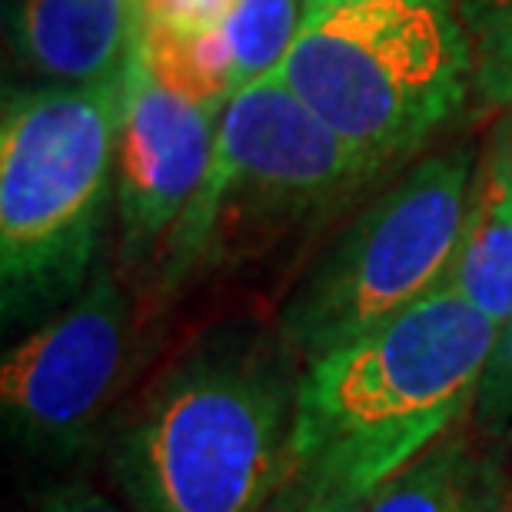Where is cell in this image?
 I'll return each instance as SVG.
<instances>
[{"mask_svg": "<svg viewBox=\"0 0 512 512\" xmlns=\"http://www.w3.org/2000/svg\"><path fill=\"white\" fill-rule=\"evenodd\" d=\"M443 286L473 303L489 323L512 320V140L499 143L476 173L463 237Z\"/></svg>", "mask_w": 512, "mask_h": 512, "instance_id": "obj_11", "label": "cell"}, {"mask_svg": "<svg viewBox=\"0 0 512 512\" xmlns=\"http://www.w3.org/2000/svg\"><path fill=\"white\" fill-rule=\"evenodd\" d=\"M303 360L283 336L220 330L120 419L107 466L133 512H260L293 466Z\"/></svg>", "mask_w": 512, "mask_h": 512, "instance_id": "obj_1", "label": "cell"}, {"mask_svg": "<svg viewBox=\"0 0 512 512\" xmlns=\"http://www.w3.org/2000/svg\"><path fill=\"white\" fill-rule=\"evenodd\" d=\"M469 423H473L476 433H483L493 443L506 446L512 439V320L499 326L496 333Z\"/></svg>", "mask_w": 512, "mask_h": 512, "instance_id": "obj_15", "label": "cell"}, {"mask_svg": "<svg viewBox=\"0 0 512 512\" xmlns=\"http://www.w3.org/2000/svg\"><path fill=\"white\" fill-rule=\"evenodd\" d=\"M473 50V87L483 104H512V0H453Z\"/></svg>", "mask_w": 512, "mask_h": 512, "instance_id": "obj_14", "label": "cell"}, {"mask_svg": "<svg viewBox=\"0 0 512 512\" xmlns=\"http://www.w3.org/2000/svg\"><path fill=\"white\" fill-rule=\"evenodd\" d=\"M130 353V300L97 270L67 306L4 353L0 409L7 433L34 456L70 459L114 406Z\"/></svg>", "mask_w": 512, "mask_h": 512, "instance_id": "obj_7", "label": "cell"}, {"mask_svg": "<svg viewBox=\"0 0 512 512\" xmlns=\"http://www.w3.org/2000/svg\"><path fill=\"white\" fill-rule=\"evenodd\" d=\"M223 110L173 94L130 54L117 130V213L130 266L167 243L210 170Z\"/></svg>", "mask_w": 512, "mask_h": 512, "instance_id": "obj_8", "label": "cell"}, {"mask_svg": "<svg viewBox=\"0 0 512 512\" xmlns=\"http://www.w3.org/2000/svg\"><path fill=\"white\" fill-rule=\"evenodd\" d=\"M133 54L173 94L227 110L233 90V50L223 24L203 30L147 27L133 34Z\"/></svg>", "mask_w": 512, "mask_h": 512, "instance_id": "obj_12", "label": "cell"}, {"mask_svg": "<svg viewBox=\"0 0 512 512\" xmlns=\"http://www.w3.org/2000/svg\"><path fill=\"white\" fill-rule=\"evenodd\" d=\"M233 0H133V34L147 27L203 30L227 20Z\"/></svg>", "mask_w": 512, "mask_h": 512, "instance_id": "obj_17", "label": "cell"}, {"mask_svg": "<svg viewBox=\"0 0 512 512\" xmlns=\"http://www.w3.org/2000/svg\"><path fill=\"white\" fill-rule=\"evenodd\" d=\"M380 170L276 74L243 87L220 117L197 197L160 250V290L170 296L323 217Z\"/></svg>", "mask_w": 512, "mask_h": 512, "instance_id": "obj_5", "label": "cell"}, {"mask_svg": "<svg viewBox=\"0 0 512 512\" xmlns=\"http://www.w3.org/2000/svg\"><path fill=\"white\" fill-rule=\"evenodd\" d=\"M370 496L356 489L336 486L330 479L306 473L300 466H290V473L276 493L266 499L260 512H366Z\"/></svg>", "mask_w": 512, "mask_h": 512, "instance_id": "obj_16", "label": "cell"}, {"mask_svg": "<svg viewBox=\"0 0 512 512\" xmlns=\"http://www.w3.org/2000/svg\"><path fill=\"white\" fill-rule=\"evenodd\" d=\"M473 150L423 160L340 230L280 310L303 363L356 340L446 283L473 197Z\"/></svg>", "mask_w": 512, "mask_h": 512, "instance_id": "obj_6", "label": "cell"}, {"mask_svg": "<svg viewBox=\"0 0 512 512\" xmlns=\"http://www.w3.org/2000/svg\"><path fill=\"white\" fill-rule=\"evenodd\" d=\"M276 77L383 167L463 107L473 50L453 0H320Z\"/></svg>", "mask_w": 512, "mask_h": 512, "instance_id": "obj_4", "label": "cell"}, {"mask_svg": "<svg viewBox=\"0 0 512 512\" xmlns=\"http://www.w3.org/2000/svg\"><path fill=\"white\" fill-rule=\"evenodd\" d=\"M303 0H233L223 30L233 50V90L280 70L303 24Z\"/></svg>", "mask_w": 512, "mask_h": 512, "instance_id": "obj_13", "label": "cell"}, {"mask_svg": "<svg viewBox=\"0 0 512 512\" xmlns=\"http://www.w3.org/2000/svg\"><path fill=\"white\" fill-rule=\"evenodd\" d=\"M37 512H117V509L87 486H60L40 499Z\"/></svg>", "mask_w": 512, "mask_h": 512, "instance_id": "obj_18", "label": "cell"}, {"mask_svg": "<svg viewBox=\"0 0 512 512\" xmlns=\"http://www.w3.org/2000/svg\"><path fill=\"white\" fill-rule=\"evenodd\" d=\"M499 326L439 286L356 340L303 363L293 466L373 496L469 423Z\"/></svg>", "mask_w": 512, "mask_h": 512, "instance_id": "obj_2", "label": "cell"}, {"mask_svg": "<svg viewBox=\"0 0 512 512\" xmlns=\"http://www.w3.org/2000/svg\"><path fill=\"white\" fill-rule=\"evenodd\" d=\"M17 60L47 84H104L133 54V0H17Z\"/></svg>", "mask_w": 512, "mask_h": 512, "instance_id": "obj_9", "label": "cell"}, {"mask_svg": "<svg viewBox=\"0 0 512 512\" xmlns=\"http://www.w3.org/2000/svg\"><path fill=\"white\" fill-rule=\"evenodd\" d=\"M124 74L104 84L7 90L0 120V286L4 320L67 306L94 276Z\"/></svg>", "mask_w": 512, "mask_h": 512, "instance_id": "obj_3", "label": "cell"}, {"mask_svg": "<svg viewBox=\"0 0 512 512\" xmlns=\"http://www.w3.org/2000/svg\"><path fill=\"white\" fill-rule=\"evenodd\" d=\"M303 4H306V7H310V4H320V0H303Z\"/></svg>", "mask_w": 512, "mask_h": 512, "instance_id": "obj_20", "label": "cell"}, {"mask_svg": "<svg viewBox=\"0 0 512 512\" xmlns=\"http://www.w3.org/2000/svg\"><path fill=\"white\" fill-rule=\"evenodd\" d=\"M503 512H512V493H509V499H506V506H503Z\"/></svg>", "mask_w": 512, "mask_h": 512, "instance_id": "obj_19", "label": "cell"}, {"mask_svg": "<svg viewBox=\"0 0 512 512\" xmlns=\"http://www.w3.org/2000/svg\"><path fill=\"white\" fill-rule=\"evenodd\" d=\"M509 493L503 443L466 423L389 476L366 512H503Z\"/></svg>", "mask_w": 512, "mask_h": 512, "instance_id": "obj_10", "label": "cell"}]
</instances>
